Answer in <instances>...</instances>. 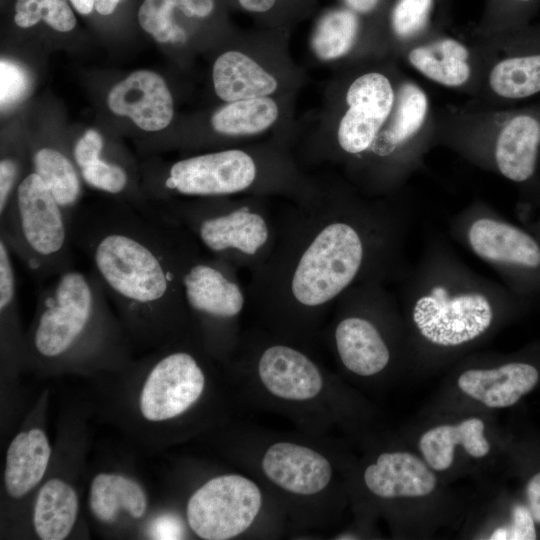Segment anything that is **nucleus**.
<instances>
[{"instance_id": "nucleus-13", "label": "nucleus", "mask_w": 540, "mask_h": 540, "mask_svg": "<svg viewBox=\"0 0 540 540\" xmlns=\"http://www.w3.org/2000/svg\"><path fill=\"white\" fill-rule=\"evenodd\" d=\"M434 128L436 115L428 93L416 81L403 78L397 83L390 116L367 153L378 158L391 157L418 139L431 135Z\"/></svg>"}, {"instance_id": "nucleus-1", "label": "nucleus", "mask_w": 540, "mask_h": 540, "mask_svg": "<svg viewBox=\"0 0 540 540\" xmlns=\"http://www.w3.org/2000/svg\"><path fill=\"white\" fill-rule=\"evenodd\" d=\"M70 227L73 245L132 324L157 329L187 313L181 265L192 237L160 208L145 214L119 203L76 211Z\"/></svg>"}, {"instance_id": "nucleus-42", "label": "nucleus", "mask_w": 540, "mask_h": 540, "mask_svg": "<svg viewBox=\"0 0 540 540\" xmlns=\"http://www.w3.org/2000/svg\"><path fill=\"white\" fill-rule=\"evenodd\" d=\"M282 1L283 0H237L243 10L259 15L273 13L280 8Z\"/></svg>"}, {"instance_id": "nucleus-3", "label": "nucleus", "mask_w": 540, "mask_h": 540, "mask_svg": "<svg viewBox=\"0 0 540 540\" xmlns=\"http://www.w3.org/2000/svg\"><path fill=\"white\" fill-rule=\"evenodd\" d=\"M229 197L165 201L159 207L183 227L207 254L250 272L270 255L277 218L259 201Z\"/></svg>"}, {"instance_id": "nucleus-11", "label": "nucleus", "mask_w": 540, "mask_h": 540, "mask_svg": "<svg viewBox=\"0 0 540 540\" xmlns=\"http://www.w3.org/2000/svg\"><path fill=\"white\" fill-rule=\"evenodd\" d=\"M205 376L197 359L178 350L161 357L150 370L140 395V410L149 421L179 416L201 396Z\"/></svg>"}, {"instance_id": "nucleus-40", "label": "nucleus", "mask_w": 540, "mask_h": 540, "mask_svg": "<svg viewBox=\"0 0 540 540\" xmlns=\"http://www.w3.org/2000/svg\"><path fill=\"white\" fill-rule=\"evenodd\" d=\"M151 535L154 539H179L182 535V525L173 516L163 515L153 522Z\"/></svg>"}, {"instance_id": "nucleus-44", "label": "nucleus", "mask_w": 540, "mask_h": 540, "mask_svg": "<svg viewBox=\"0 0 540 540\" xmlns=\"http://www.w3.org/2000/svg\"><path fill=\"white\" fill-rule=\"evenodd\" d=\"M74 8L83 15H87L92 12L95 5V0H70Z\"/></svg>"}, {"instance_id": "nucleus-31", "label": "nucleus", "mask_w": 540, "mask_h": 540, "mask_svg": "<svg viewBox=\"0 0 540 540\" xmlns=\"http://www.w3.org/2000/svg\"><path fill=\"white\" fill-rule=\"evenodd\" d=\"M537 0H484L481 19L474 30L479 37H492L522 29Z\"/></svg>"}, {"instance_id": "nucleus-22", "label": "nucleus", "mask_w": 540, "mask_h": 540, "mask_svg": "<svg viewBox=\"0 0 540 540\" xmlns=\"http://www.w3.org/2000/svg\"><path fill=\"white\" fill-rule=\"evenodd\" d=\"M468 238L474 252L496 262L527 267L540 265V247L529 235L509 224L489 218L477 220Z\"/></svg>"}, {"instance_id": "nucleus-19", "label": "nucleus", "mask_w": 540, "mask_h": 540, "mask_svg": "<svg viewBox=\"0 0 540 540\" xmlns=\"http://www.w3.org/2000/svg\"><path fill=\"white\" fill-rule=\"evenodd\" d=\"M367 488L382 498L422 497L437 483L435 474L417 456L407 452L383 453L364 472Z\"/></svg>"}, {"instance_id": "nucleus-36", "label": "nucleus", "mask_w": 540, "mask_h": 540, "mask_svg": "<svg viewBox=\"0 0 540 540\" xmlns=\"http://www.w3.org/2000/svg\"><path fill=\"white\" fill-rule=\"evenodd\" d=\"M535 520L531 511L524 505H516L512 510V523L497 528L491 540H534L536 539Z\"/></svg>"}, {"instance_id": "nucleus-15", "label": "nucleus", "mask_w": 540, "mask_h": 540, "mask_svg": "<svg viewBox=\"0 0 540 540\" xmlns=\"http://www.w3.org/2000/svg\"><path fill=\"white\" fill-rule=\"evenodd\" d=\"M494 159L509 180L523 182L535 172L540 146V119L532 113L498 110L494 128Z\"/></svg>"}, {"instance_id": "nucleus-4", "label": "nucleus", "mask_w": 540, "mask_h": 540, "mask_svg": "<svg viewBox=\"0 0 540 540\" xmlns=\"http://www.w3.org/2000/svg\"><path fill=\"white\" fill-rule=\"evenodd\" d=\"M0 237L38 281L73 268L70 220L35 172L22 178L0 213Z\"/></svg>"}, {"instance_id": "nucleus-23", "label": "nucleus", "mask_w": 540, "mask_h": 540, "mask_svg": "<svg viewBox=\"0 0 540 540\" xmlns=\"http://www.w3.org/2000/svg\"><path fill=\"white\" fill-rule=\"evenodd\" d=\"M215 92L226 102L268 97L278 87L273 75L240 51H227L215 61L212 71Z\"/></svg>"}, {"instance_id": "nucleus-35", "label": "nucleus", "mask_w": 540, "mask_h": 540, "mask_svg": "<svg viewBox=\"0 0 540 540\" xmlns=\"http://www.w3.org/2000/svg\"><path fill=\"white\" fill-rule=\"evenodd\" d=\"M28 90V76L17 64L2 59L0 62L1 108L17 103Z\"/></svg>"}, {"instance_id": "nucleus-20", "label": "nucleus", "mask_w": 540, "mask_h": 540, "mask_svg": "<svg viewBox=\"0 0 540 540\" xmlns=\"http://www.w3.org/2000/svg\"><path fill=\"white\" fill-rule=\"evenodd\" d=\"M537 369L526 363H508L494 369L467 370L458 378L460 390L490 408L514 405L537 384Z\"/></svg>"}, {"instance_id": "nucleus-28", "label": "nucleus", "mask_w": 540, "mask_h": 540, "mask_svg": "<svg viewBox=\"0 0 540 540\" xmlns=\"http://www.w3.org/2000/svg\"><path fill=\"white\" fill-rule=\"evenodd\" d=\"M89 504L93 514L102 522L114 521L120 509L134 518H141L147 507V498L135 481L119 475L100 473L91 483Z\"/></svg>"}, {"instance_id": "nucleus-30", "label": "nucleus", "mask_w": 540, "mask_h": 540, "mask_svg": "<svg viewBox=\"0 0 540 540\" xmlns=\"http://www.w3.org/2000/svg\"><path fill=\"white\" fill-rule=\"evenodd\" d=\"M279 115L275 101L268 97L229 102L212 118L213 129L226 136H250L267 130Z\"/></svg>"}, {"instance_id": "nucleus-38", "label": "nucleus", "mask_w": 540, "mask_h": 540, "mask_svg": "<svg viewBox=\"0 0 540 540\" xmlns=\"http://www.w3.org/2000/svg\"><path fill=\"white\" fill-rule=\"evenodd\" d=\"M389 0H341L342 6L359 16L378 22Z\"/></svg>"}, {"instance_id": "nucleus-37", "label": "nucleus", "mask_w": 540, "mask_h": 540, "mask_svg": "<svg viewBox=\"0 0 540 540\" xmlns=\"http://www.w3.org/2000/svg\"><path fill=\"white\" fill-rule=\"evenodd\" d=\"M104 147L102 136L96 130H87L75 143L73 158L80 169L100 158Z\"/></svg>"}, {"instance_id": "nucleus-16", "label": "nucleus", "mask_w": 540, "mask_h": 540, "mask_svg": "<svg viewBox=\"0 0 540 540\" xmlns=\"http://www.w3.org/2000/svg\"><path fill=\"white\" fill-rule=\"evenodd\" d=\"M260 380L273 395L287 400H308L322 389L317 365L303 352L286 344L265 348L258 360Z\"/></svg>"}, {"instance_id": "nucleus-29", "label": "nucleus", "mask_w": 540, "mask_h": 540, "mask_svg": "<svg viewBox=\"0 0 540 540\" xmlns=\"http://www.w3.org/2000/svg\"><path fill=\"white\" fill-rule=\"evenodd\" d=\"M32 161L33 172L42 179L71 222L82 193L75 165L68 156L53 147L37 149Z\"/></svg>"}, {"instance_id": "nucleus-25", "label": "nucleus", "mask_w": 540, "mask_h": 540, "mask_svg": "<svg viewBox=\"0 0 540 540\" xmlns=\"http://www.w3.org/2000/svg\"><path fill=\"white\" fill-rule=\"evenodd\" d=\"M484 428L479 418H469L457 425L436 426L421 436L420 452L428 466L436 471L447 470L452 465L456 445H461L472 457L482 458L490 451Z\"/></svg>"}, {"instance_id": "nucleus-9", "label": "nucleus", "mask_w": 540, "mask_h": 540, "mask_svg": "<svg viewBox=\"0 0 540 540\" xmlns=\"http://www.w3.org/2000/svg\"><path fill=\"white\" fill-rule=\"evenodd\" d=\"M397 82L376 70L356 76L345 94L346 110L337 128L340 150L351 156L368 152L393 109Z\"/></svg>"}, {"instance_id": "nucleus-8", "label": "nucleus", "mask_w": 540, "mask_h": 540, "mask_svg": "<svg viewBox=\"0 0 540 540\" xmlns=\"http://www.w3.org/2000/svg\"><path fill=\"white\" fill-rule=\"evenodd\" d=\"M488 42L445 31L401 52L407 64L436 85L477 96L489 59Z\"/></svg>"}, {"instance_id": "nucleus-2", "label": "nucleus", "mask_w": 540, "mask_h": 540, "mask_svg": "<svg viewBox=\"0 0 540 540\" xmlns=\"http://www.w3.org/2000/svg\"><path fill=\"white\" fill-rule=\"evenodd\" d=\"M277 216L268 258L251 271L248 297L275 311L317 313L358 277L366 246L360 231L327 194H304Z\"/></svg>"}, {"instance_id": "nucleus-14", "label": "nucleus", "mask_w": 540, "mask_h": 540, "mask_svg": "<svg viewBox=\"0 0 540 540\" xmlns=\"http://www.w3.org/2000/svg\"><path fill=\"white\" fill-rule=\"evenodd\" d=\"M109 109L129 117L145 131H160L173 118V99L164 79L148 70H138L115 84L107 97Z\"/></svg>"}, {"instance_id": "nucleus-34", "label": "nucleus", "mask_w": 540, "mask_h": 540, "mask_svg": "<svg viewBox=\"0 0 540 540\" xmlns=\"http://www.w3.org/2000/svg\"><path fill=\"white\" fill-rule=\"evenodd\" d=\"M82 179L94 189L109 195H125L129 187V175L126 169L102 157L80 169Z\"/></svg>"}, {"instance_id": "nucleus-21", "label": "nucleus", "mask_w": 540, "mask_h": 540, "mask_svg": "<svg viewBox=\"0 0 540 540\" xmlns=\"http://www.w3.org/2000/svg\"><path fill=\"white\" fill-rule=\"evenodd\" d=\"M334 342L342 364L360 376L382 371L390 360L389 349L375 325L357 316L341 319L334 330Z\"/></svg>"}, {"instance_id": "nucleus-5", "label": "nucleus", "mask_w": 540, "mask_h": 540, "mask_svg": "<svg viewBox=\"0 0 540 540\" xmlns=\"http://www.w3.org/2000/svg\"><path fill=\"white\" fill-rule=\"evenodd\" d=\"M39 294L31 336L34 352L53 360L71 353L110 321L108 297L92 272L70 268Z\"/></svg>"}, {"instance_id": "nucleus-27", "label": "nucleus", "mask_w": 540, "mask_h": 540, "mask_svg": "<svg viewBox=\"0 0 540 540\" xmlns=\"http://www.w3.org/2000/svg\"><path fill=\"white\" fill-rule=\"evenodd\" d=\"M375 23L342 5L331 8L316 23L312 48L322 60L341 58L352 51L363 30Z\"/></svg>"}, {"instance_id": "nucleus-43", "label": "nucleus", "mask_w": 540, "mask_h": 540, "mask_svg": "<svg viewBox=\"0 0 540 540\" xmlns=\"http://www.w3.org/2000/svg\"><path fill=\"white\" fill-rule=\"evenodd\" d=\"M120 0H95V9L101 15L111 14Z\"/></svg>"}, {"instance_id": "nucleus-17", "label": "nucleus", "mask_w": 540, "mask_h": 540, "mask_svg": "<svg viewBox=\"0 0 540 540\" xmlns=\"http://www.w3.org/2000/svg\"><path fill=\"white\" fill-rule=\"evenodd\" d=\"M262 469L273 483L299 495L321 492L332 477L331 465L323 455L290 442L271 445L263 456Z\"/></svg>"}, {"instance_id": "nucleus-41", "label": "nucleus", "mask_w": 540, "mask_h": 540, "mask_svg": "<svg viewBox=\"0 0 540 540\" xmlns=\"http://www.w3.org/2000/svg\"><path fill=\"white\" fill-rule=\"evenodd\" d=\"M526 496L528 508L535 522L540 523V472L535 474L527 483Z\"/></svg>"}, {"instance_id": "nucleus-32", "label": "nucleus", "mask_w": 540, "mask_h": 540, "mask_svg": "<svg viewBox=\"0 0 540 540\" xmlns=\"http://www.w3.org/2000/svg\"><path fill=\"white\" fill-rule=\"evenodd\" d=\"M59 32L71 31L76 18L66 0H17L14 21L21 28H29L39 21Z\"/></svg>"}, {"instance_id": "nucleus-18", "label": "nucleus", "mask_w": 540, "mask_h": 540, "mask_svg": "<svg viewBox=\"0 0 540 540\" xmlns=\"http://www.w3.org/2000/svg\"><path fill=\"white\" fill-rule=\"evenodd\" d=\"M451 0H389L379 20V30L401 53L443 31L447 26Z\"/></svg>"}, {"instance_id": "nucleus-39", "label": "nucleus", "mask_w": 540, "mask_h": 540, "mask_svg": "<svg viewBox=\"0 0 540 540\" xmlns=\"http://www.w3.org/2000/svg\"><path fill=\"white\" fill-rule=\"evenodd\" d=\"M177 10L187 18H207L216 6L215 0H172Z\"/></svg>"}, {"instance_id": "nucleus-33", "label": "nucleus", "mask_w": 540, "mask_h": 540, "mask_svg": "<svg viewBox=\"0 0 540 540\" xmlns=\"http://www.w3.org/2000/svg\"><path fill=\"white\" fill-rule=\"evenodd\" d=\"M176 9L172 0H144L139 8L141 27L161 43H184L186 32L173 17Z\"/></svg>"}, {"instance_id": "nucleus-12", "label": "nucleus", "mask_w": 540, "mask_h": 540, "mask_svg": "<svg viewBox=\"0 0 540 540\" xmlns=\"http://www.w3.org/2000/svg\"><path fill=\"white\" fill-rule=\"evenodd\" d=\"M481 38L487 40L490 52L475 97L482 103L479 109H496L540 93V51L514 50L501 36Z\"/></svg>"}, {"instance_id": "nucleus-7", "label": "nucleus", "mask_w": 540, "mask_h": 540, "mask_svg": "<svg viewBox=\"0 0 540 540\" xmlns=\"http://www.w3.org/2000/svg\"><path fill=\"white\" fill-rule=\"evenodd\" d=\"M262 504L258 486L241 475L210 479L190 497L187 520L193 532L206 540H227L253 523Z\"/></svg>"}, {"instance_id": "nucleus-26", "label": "nucleus", "mask_w": 540, "mask_h": 540, "mask_svg": "<svg viewBox=\"0 0 540 540\" xmlns=\"http://www.w3.org/2000/svg\"><path fill=\"white\" fill-rule=\"evenodd\" d=\"M77 514L75 490L60 479H50L40 489L34 505L35 531L42 540L65 539L76 522Z\"/></svg>"}, {"instance_id": "nucleus-24", "label": "nucleus", "mask_w": 540, "mask_h": 540, "mask_svg": "<svg viewBox=\"0 0 540 540\" xmlns=\"http://www.w3.org/2000/svg\"><path fill=\"white\" fill-rule=\"evenodd\" d=\"M51 455L45 433L38 428L19 433L6 454L4 483L7 493L20 498L43 478Z\"/></svg>"}, {"instance_id": "nucleus-10", "label": "nucleus", "mask_w": 540, "mask_h": 540, "mask_svg": "<svg viewBox=\"0 0 540 540\" xmlns=\"http://www.w3.org/2000/svg\"><path fill=\"white\" fill-rule=\"evenodd\" d=\"M492 318V308L483 295L451 298L440 286L421 297L413 310V320L423 337L441 346H456L475 339L488 329Z\"/></svg>"}, {"instance_id": "nucleus-6", "label": "nucleus", "mask_w": 540, "mask_h": 540, "mask_svg": "<svg viewBox=\"0 0 540 540\" xmlns=\"http://www.w3.org/2000/svg\"><path fill=\"white\" fill-rule=\"evenodd\" d=\"M260 169L250 153L226 149L178 160L171 164L155 195L201 198L229 197L254 190Z\"/></svg>"}]
</instances>
